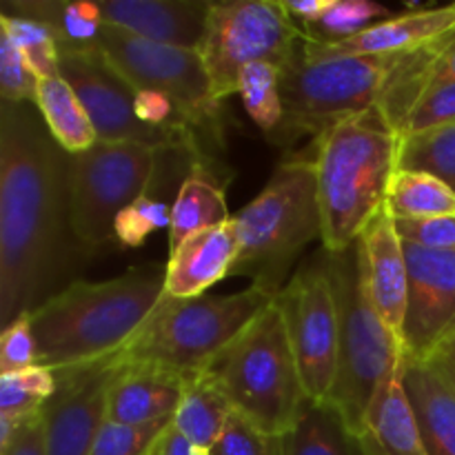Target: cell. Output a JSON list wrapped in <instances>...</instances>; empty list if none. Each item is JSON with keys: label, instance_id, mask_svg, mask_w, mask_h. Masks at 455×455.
<instances>
[{"label": "cell", "instance_id": "obj_25", "mask_svg": "<svg viewBox=\"0 0 455 455\" xmlns=\"http://www.w3.org/2000/svg\"><path fill=\"white\" fill-rule=\"evenodd\" d=\"M283 451L284 455H363L358 435L331 400H309L291 431L283 435Z\"/></svg>", "mask_w": 455, "mask_h": 455}, {"label": "cell", "instance_id": "obj_19", "mask_svg": "<svg viewBox=\"0 0 455 455\" xmlns=\"http://www.w3.org/2000/svg\"><path fill=\"white\" fill-rule=\"evenodd\" d=\"M240 243L234 218L213 229L198 231L169 251L164 267V293L176 300L204 296L212 284L231 275L238 260Z\"/></svg>", "mask_w": 455, "mask_h": 455}, {"label": "cell", "instance_id": "obj_37", "mask_svg": "<svg viewBox=\"0 0 455 455\" xmlns=\"http://www.w3.org/2000/svg\"><path fill=\"white\" fill-rule=\"evenodd\" d=\"M38 76L29 69L22 53L7 36H0V96L4 102L36 105Z\"/></svg>", "mask_w": 455, "mask_h": 455}, {"label": "cell", "instance_id": "obj_5", "mask_svg": "<svg viewBox=\"0 0 455 455\" xmlns=\"http://www.w3.org/2000/svg\"><path fill=\"white\" fill-rule=\"evenodd\" d=\"M275 300L251 287L229 296H198L163 302L136 338L114 355L118 364H154L182 376L204 373Z\"/></svg>", "mask_w": 455, "mask_h": 455}, {"label": "cell", "instance_id": "obj_3", "mask_svg": "<svg viewBox=\"0 0 455 455\" xmlns=\"http://www.w3.org/2000/svg\"><path fill=\"white\" fill-rule=\"evenodd\" d=\"M403 136L378 107L333 124L315 138V176L323 249L340 253L358 243L387 204Z\"/></svg>", "mask_w": 455, "mask_h": 455}, {"label": "cell", "instance_id": "obj_11", "mask_svg": "<svg viewBox=\"0 0 455 455\" xmlns=\"http://www.w3.org/2000/svg\"><path fill=\"white\" fill-rule=\"evenodd\" d=\"M302 31L275 0H229L212 3L200 56L218 102L238 93V78L253 62H271L284 69Z\"/></svg>", "mask_w": 455, "mask_h": 455}, {"label": "cell", "instance_id": "obj_40", "mask_svg": "<svg viewBox=\"0 0 455 455\" xmlns=\"http://www.w3.org/2000/svg\"><path fill=\"white\" fill-rule=\"evenodd\" d=\"M0 455H44V413L38 411L22 420L12 440L0 447Z\"/></svg>", "mask_w": 455, "mask_h": 455}, {"label": "cell", "instance_id": "obj_36", "mask_svg": "<svg viewBox=\"0 0 455 455\" xmlns=\"http://www.w3.org/2000/svg\"><path fill=\"white\" fill-rule=\"evenodd\" d=\"M455 123V80L431 83L409 114L400 136H416Z\"/></svg>", "mask_w": 455, "mask_h": 455}, {"label": "cell", "instance_id": "obj_42", "mask_svg": "<svg viewBox=\"0 0 455 455\" xmlns=\"http://www.w3.org/2000/svg\"><path fill=\"white\" fill-rule=\"evenodd\" d=\"M154 455H203V451H198V449H196L172 422V427H169V429L164 431L163 438H160Z\"/></svg>", "mask_w": 455, "mask_h": 455}, {"label": "cell", "instance_id": "obj_22", "mask_svg": "<svg viewBox=\"0 0 455 455\" xmlns=\"http://www.w3.org/2000/svg\"><path fill=\"white\" fill-rule=\"evenodd\" d=\"M358 443L363 455H431L404 394L403 364L378 394Z\"/></svg>", "mask_w": 455, "mask_h": 455}, {"label": "cell", "instance_id": "obj_28", "mask_svg": "<svg viewBox=\"0 0 455 455\" xmlns=\"http://www.w3.org/2000/svg\"><path fill=\"white\" fill-rule=\"evenodd\" d=\"M58 380L52 369L36 364L25 371L0 376V447L12 440L13 431L56 394Z\"/></svg>", "mask_w": 455, "mask_h": 455}, {"label": "cell", "instance_id": "obj_7", "mask_svg": "<svg viewBox=\"0 0 455 455\" xmlns=\"http://www.w3.org/2000/svg\"><path fill=\"white\" fill-rule=\"evenodd\" d=\"M234 411L275 435L291 431L309 404L275 300L207 369Z\"/></svg>", "mask_w": 455, "mask_h": 455}, {"label": "cell", "instance_id": "obj_27", "mask_svg": "<svg viewBox=\"0 0 455 455\" xmlns=\"http://www.w3.org/2000/svg\"><path fill=\"white\" fill-rule=\"evenodd\" d=\"M3 13L25 16L47 25L62 49H93L102 31L96 3H62V0H7Z\"/></svg>", "mask_w": 455, "mask_h": 455}, {"label": "cell", "instance_id": "obj_9", "mask_svg": "<svg viewBox=\"0 0 455 455\" xmlns=\"http://www.w3.org/2000/svg\"><path fill=\"white\" fill-rule=\"evenodd\" d=\"M158 149L142 142H102L67 163L69 225L84 249L116 240V220L147 189L156 173Z\"/></svg>", "mask_w": 455, "mask_h": 455}, {"label": "cell", "instance_id": "obj_24", "mask_svg": "<svg viewBox=\"0 0 455 455\" xmlns=\"http://www.w3.org/2000/svg\"><path fill=\"white\" fill-rule=\"evenodd\" d=\"M234 407L209 371L189 378L185 395L173 416V427L198 451H212L225 431Z\"/></svg>", "mask_w": 455, "mask_h": 455}, {"label": "cell", "instance_id": "obj_1", "mask_svg": "<svg viewBox=\"0 0 455 455\" xmlns=\"http://www.w3.org/2000/svg\"><path fill=\"white\" fill-rule=\"evenodd\" d=\"M69 154L29 102L0 105V323L9 327L80 271L67 204Z\"/></svg>", "mask_w": 455, "mask_h": 455}, {"label": "cell", "instance_id": "obj_29", "mask_svg": "<svg viewBox=\"0 0 455 455\" xmlns=\"http://www.w3.org/2000/svg\"><path fill=\"white\" fill-rule=\"evenodd\" d=\"M385 207L394 220L455 216V189L431 173L398 172Z\"/></svg>", "mask_w": 455, "mask_h": 455}, {"label": "cell", "instance_id": "obj_35", "mask_svg": "<svg viewBox=\"0 0 455 455\" xmlns=\"http://www.w3.org/2000/svg\"><path fill=\"white\" fill-rule=\"evenodd\" d=\"M209 455H284L283 435L269 434L243 413L234 411Z\"/></svg>", "mask_w": 455, "mask_h": 455}, {"label": "cell", "instance_id": "obj_30", "mask_svg": "<svg viewBox=\"0 0 455 455\" xmlns=\"http://www.w3.org/2000/svg\"><path fill=\"white\" fill-rule=\"evenodd\" d=\"M400 172H422L455 189V123L403 138Z\"/></svg>", "mask_w": 455, "mask_h": 455}, {"label": "cell", "instance_id": "obj_14", "mask_svg": "<svg viewBox=\"0 0 455 455\" xmlns=\"http://www.w3.org/2000/svg\"><path fill=\"white\" fill-rule=\"evenodd\" d=\"M404 256L409 298L403 349L407 358L429 360L455 336V251H434L404 243Z\"/></svg>", "mask_w": 455, "mask_h": 455}, {"label": "cell", "instance_id": "obj_33", "mask_svg": "<svg viewBox=\"0 0 455 455\" xmlns=\"http://www.w3.org/2000/svg\"><path fill=\"white\" fill-rule=\"evenodd\" d=\"M0 31L13 43V47L22 53L29 69L38 78L58 76V56H60V44L56 36L47 25L38 20H31L25 16H13V13L0 12Z\"/></svg>", "mask_w": 455, "mask_h": 455}, {"label": "cell", "instance_id": "obj_31", "mask_svg": "<svg viewBox=\"0 0 455 455\" xmlns=\"http://www.w3.org/2000/svg\"><path fill=\"white\" fill-rule=\"evenodd\" d=\"M283 69L271 62H253L244 67L238 78V93L253 123L271 136L283 123V96H280Z\"/></svg>", "mask_w": 455, "mask_h": 455}, {"label": "cell", "instance_id": "obj_4", "mask_svg": "<svg viewBox=\"0 0 455 455\" xmlns=\"http://www.w3.org/2000/svg\"><path fill=\"white\" fill-rule=\"evenodd\" d=\"M240 253L231 275L278 296L291 267L314 240L323 238L314 156L287 158L256 200L234 216Z\"/></svg>", "mask_w": 455, "mask_h": 455}, {"label": "cell", "instance_id": "obj_43", "mask_svg": "<svg viewBox=\"0 0 455 455\" xmlns=\"http://www.w3.org/2000/svg\"><path fill=\"white\" fill-rule=\"evenodd\" d=\"M443 80H455V34L435 62L434 83H443Z\"/></svg>", "mask_w": 455, "mask_h": 455}, {"label": "cell", "instance_id": "obj_44", "mask_svg": "<svg viewBox=\"0 0 455 455\" xmlns=\"http://www.w3.org/2000/svg\"><path fill=\"white\" fill-rule=\"evenodd\" d=\"M429 360H435V363H438L440 367H443L444 371H447L455 380V336L449 342H444V345L440 347Z\"/></svg>", "mask_w": 455, "mask_h": 455}, {"label": "cell", "instance_id": "obj_2", "mask_svg": "<svg viewBox=\"0 0 455 455\" xmlns=\"http://www.w3.org/2000/svg\"><path fill=\"white\" fill-rule=\"evenodd\" d=\"M164 298V271L138 267L102 283L76 280L29 314L38 364L74 371L123 351Z\"/></svg>", "mask_w": 455, "mask_h": 455}, {"label": "cell", "instance_id": "obj_39", "mask_svg": "<svg viewBox=\"0 0 455 455\" xmlns=\"http://www.w3.org/2000/svg\"><path fill=\"white\" fill-rule=\"evenodd\" d=\"M400 238L434 251H455V216L395 220Z\"/></svg>", "mask_w": 455, "mask_h": 455}, {"label": "cell", "instance_id": "obj_23", "mask_svg": "<svg viewBox=\"0 0 455 455\" xmlns=\"http://www.w3.org/2000/svg\"><path fill=\"white\" fill-rule=\"evenodd\" d=\"M227 207L225 182L213 172V160H203L191 169L182 182L180 194L173 203L172 227H169V251L185 243L198 231L213 229L231 222Z\"/></svg>", "mask_w": 455, "mask_h": 455}, {"label": "cell", "instance_id": "obj_41", "mask_svg": "<svg viewBox=\"0 0 455 455\" xmlns=\"http://www.w3.org/2000/svg\"><path fill=\"white\" fill-rule=\"evenodd\" d=\"M284 7H287L289 16L293 18V22L298 25V29L305 34L309 27H314L320 18L324 16V12L329 9L331 0H283Z\"/></svg>", "mask_w": 455, "mask_h": 455}, {"label": "cell", "instance_id": "obj_8", "mask_svg": "<svg viewBox=\"0 0 455 455\" xmlns=\"http://www.w3.org/2000/svg\"><path fill=\"white\" fill-rule=\"evenodd\" d=\"M400 56L307 60L298 43L280 74L283 123L269 138L275 145H291L302 136L318 138L333 124L380 107Z\"/></svg>", "mask_w": 455, "mask_h": 455}, {"label": "cell", "instance_id": "obj_20", "mask_svg": "<svg viewBox=\"0 0 455 455\" xmlns=\"http://www.w3.org/2000/svg\"><path fill=\"white\" fill-rule=\"evenodd\" d=\"M189 378L154 364H123L107 400V420L145 427L173 418Z\"/></svg>", "mask_w": 455, "mask_h": 455}, {"label": "cell", "instance_id": "obj_13", "mask_svg": "<svg viewBox=\"0 0 455 455\" xmlns=\"http://www.w3.org/2000/svg\"><path fill=\"white\" fill-rule=\"evenodd\" d=\"M58 71L71 84L92 118L98 140L102 142H142V145L167 149V147H198L203 142L182 129L147 127L136 116V89L107 62L96 49H62L58 56Z\"/></svg>", "mask_w": 455, "mask_h": 455}, {"label": "cell", "instance_id": "obj_18", "mask_svg": "<svg viewBox=\"0 0 455 455\" xmlns=\"http://www.w3.org/2000/svg\"><path fill=\"white\" fill-rule=\"evenodd\" d=\"M105 27L172 47L203 44L212 3L203 0H100L96 3Z\"/></svg>", "mask_w": 455, "mask_h": 455}, {"label": "cell", "instance_id": "obj_46", "mask_svg": "<svg viewBox=\"0 0 455 455\" xmlns=\"http://www.w3.org/2000/svg\"><path fill=\"white\" fill-rule=\"evenodd\" d=\"M449 378H451V376H449ZM451 380H453V378H451ZM453 385H455V380H453Z\"/></svg>", "mask_w": 455, "mask_h": 455}, {"label": "cell", "instance_id": "obj_34", "mask_svg": "<svg viewBox=\"0 0 455 455\" xmlns=\"http://www.w3.org/2000/svg\"><path fill=\"white\" fill-rule=\"evenodd\" d=\"M173 418L145 427L116 425L107 420L93 443L89 455H154L164 431L172 427Z\"/></svg>", "mask_w": 455, "mask_h": 455}, {"label": "cell", "instance_id": "obj_15", "mask_svg": "<svg viewBox=\"0 0 455 455\" xmlns=\"http://www.w3.org/2000/svg\"><path fill=\"white\" fill-rule=\"evenodd\" d=\"M123 364L114 358L53 373L56 394L44 404V455H89L107 422V400Z\"/></svg>", "mask_w": 455, "mask_h": 455}, {"label": "cell", "instance_id": "obj_26", "mask_svg": "<svg viewBox=\"0 0 455 455\" xmlns=\"http://www.w3.org/2000/svg\"><path fill=\"white\" fill-rule=\"evenodd\" d=\"M36 109L43 116L53 140L67 154H80L98 142L92 118L84 111L83 102L76 96L71 84L60 74L38 78Z\"/></svg>", "mask_w": 455, "mask_h": 455}, {"label": "cell", "instance_id": "obj_38", "mask_svg": "<svg viewBox=\"0 0 455 455\" xmlns=\"http://www.w3.org/2000/svg\"><path fill=\"white\" fill-rule=\"evenodd\" d=\"M36 364H38V347H36L29 314H25L0 333V376L25 371Z\"/></svg>", "mask_w": 455, "mask_h": 455}, {"label": "cell", "instance_id": "obj_6", "mask_svg": "<svg viewBox=\"0 0 455 455\" xmlns=\"http://www.w3.org/2000/svg\"><path fill=\"white\" fill-rule=\"evenodd\" d=\"M329 271L340 320L336 385L329 400L340 409L351 431L360 435L378 394L403 364L404 349L364 291L358 244L329 253Z\"/></svg>", "mask_w": 455, "mask_h": 455}, {"label": "cell", "instance_id": "obj_10", "mask_svg": "<svg viewBox=\"0 0 455 455\" xmlns=\"http://www.w3.org/2000/svg\"><path fill=\"white\" fill-rule=\"evenodd\" d=\"M93 49L136 92H158L172 98L204 147L220 142L222 102L213 96L200 52L151 43L116 27H102Z\"/></svg>", "mask_w": 455, "mask_h": 455}, {"label": "cell", "instance_id": "obj_21", "mask_svg": "<svg viewBox=\"0 0 455 455\" xmlns=\"http://www.w3.org/2000/svg\"><path fill=\"white\" fill-rule=\"evenodd\" d=\"M403 385L431 455H455V385L435 360H403Z\"/></svg>", "mask_w": 455, "mask_h": 455}, {"label": "cell", "instance_id": "obj_45", "mask_svg": "<svg viewBox=\"0 0 455 455\" xmlns=\"http://www.w3.org/2000/svg\"><path fill=\"white\" fill-rule=\"evenodd\" d=\"M203 455H209V451H203Z\"/></svg>", "mask_w": 455, "mask_h": 455}, {"label": "cell", "instance_id": "obj_16", "mask_svg": "<svg viewBox=\"0 0 455 455\" xmlns=\"http://www.w3.org/2000/svg\"><path fill=\"white\" fill-rule=\"evenodd\" d=\"M364 291L387 327L403 340L409 298V269L404 243L387 207L376 213L358 238Z\"/></svg>", "mask_w": 455, "mask_h": 455}, {"label": "cell", "instance_id": "obj_17", "mask_svg": "<svg viewBox=\"0 0 455 455\" xmlns=\"http://www.w3.org/2000/svg\"><path fill=\"white\" fill-rule=\"evenodd\" d=\"M455 31V3L447 7L418 9L378 22L371 29L342 43H311L300 40L307 60H331L351 56H398L416 52Z\"/></svg>", "mask_w": 455, "mask_h": 455}, {"label": "cell", "instance_id": "obj_12", "mask_svg": "<svg viewBox=\"0 0 455 455\" xmlns=\"http://www.w3.org/2000/svg\"><path fill=\"white\" fill-rule=\"evenodd\" d=\"M275 307L283 314L307 395L314 403H324L336 385L340 349L338 302L324 249L298 267L275 296Z\"/></svg>", "mask_w": 455, "mask_h": 455}, {"label": "cell", "instance_id": "obj_32", "mask_svg": "<svg viewBox=\"0 0 455 455\" xmlns=\"http://www.w3.org/2000/svg\"><path fill=\"white\" fill-rule=\"evenodd\" d=\"M389 9L369 0H331L324 16L302 34L311 43H342L363 31L371 29L378 22L389 20Z\"/></svg>", "mask_w": 455, "mask_h": 455}]
</instances>
